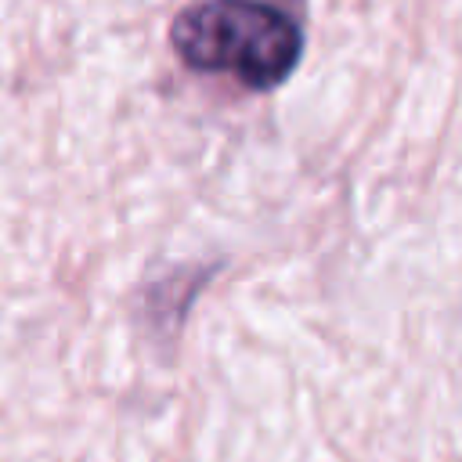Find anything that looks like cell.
Listing matches in <instances>:
<instances>
[{
    "mask_svg": "<svg viewBox=\"0 0 462 462\" xmlns=\"http://www.w3.org/2000/svg\"><path fill=\"white\" fill-rule=\"evenodd\" d=\"M173 51L199 72H227L253 90H271L296 69L303 32L296 18L263 0H206L170 29Z\"/></svg>",
    "mask_w": 462,
    "mask_h": 462,
    "instance_id": "obj_1",
    "label": "cell"
}]
</instances>
